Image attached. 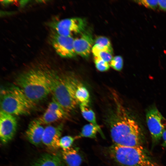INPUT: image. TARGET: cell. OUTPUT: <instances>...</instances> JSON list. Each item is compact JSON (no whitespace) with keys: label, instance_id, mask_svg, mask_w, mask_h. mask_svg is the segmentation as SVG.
<instances>
[{"label":"cell","instance_id":"obj_8","mask_svg":"<svg viewBox=\"0 0 166 166\" xmlns=\"http://www.w3.org/2000/svg\"><path fill=\"white\" fill-rule=\"evenodd\" d=\"M50 37L52 45L60 56L64 58H73L76 56L73 37L61 35L54 31Z\"/></svg>","mask_w":166,"mask_h":166},{"label":"cell","instance_id":"obj_22","mask_svg":"<svg viewBox=\"0 0 166 166\" xmlns=\"http://www.w3.org/2000/svg\"><path fill=\"white\" fill-rule=\"evenodd\" d=\"M109 64L110 66L114 69L120 71L123 66V59L120 56H116L113 57Z\"/></svg>","mask_w":166,"mask_h":166},{"label":"cell","instance_id":"obj_26","mask_svg":"<svg viewBox=\"0 0 166 166\" xmlns=\"http://www.w3.org/2000/svg\"><path fill=\"white\" fill-rule=\"evenodd\" d=\"M158 6L160 9L166 11V0H158Z\"/></svg>","mask_w":166,"mask_h":166},{"label":"cell","instance_id":"obj_10","mask_svg":"<svg viewBox=\"0 0 166 166\" xmlns=\"http://www.w3.org/2000/svg\"><path fill=\"white\" fill-rule=\"evenodd\" d=\"M43 115L37 119L42 124L52 123L64 118L67 113L53 98Z\"/></svg>","mask_w":166,"mask_h":166},{"label":"cell","instance_id":"obj_1","mask_svg":"<svg viewBox=\"0 0 166 166\" xmlns=\"http://www.w3.org/2000/svg\"><path fill=\"white\" fill-rule=\"evenodd\" d=\"M117 109L108 121L114 144L127 146H143L145 135L137 122L131 116L115 96Z\"/></svg>","mask_w":166,"mask_h":166},{"label":"cell","instance_id":"obj_20","mask_svg":"<svg viewBox=\"0 0 166 166\" xmlns=\"http://www.w3.org/2000/svg\"><path fill=\"white\" fill-rule=\"evenodd\" d=\"M94 62L97 69L101 72L107 71L110 68L109 63L106 62L99 57L94 56Z\"/></svg>","mask_w":166,"mask_h":166},{"label":"cell","instance_id":"obj_7","mask_svg":"<svg viewBox=\"0 0 166 166\" xmlns=\"http://www.w3.org/2000/svg\"><path fill=\"white\" fill-rule=\"evenodd\" d=\"M86 20L80 18H66L53 24V27L58 34L65 36L72 37L80 34L85 30Z\"/></svg>","mask_w":166,"mask_h":166},{"label":"cell","instance_id":"obj_21","mask_svg":"<svg viewBox=\"0 0 166 166\" xmlns=\"http://www.w3.org/2000/svg\"><path fill=\"white\" fill-rule=\"evenodd\" d=\"M76 139L75 137L69 136H66L60 138V147L63 150L69 149L71 148L74 140Z\"/></svg>","mask_w":166,"mask_h":166},{"label":"cell","instance_id":"obj_16","mask_svg":"<svg viewBox=\"0 0 166 166\" xmlns=\"http://www.w3.org/2000/svg\"><path fill=\"white\" fill-rule=\"evenodd\" d=\"M94 43L92 50L94 56L101 51H108L113 53L110 42L107 38L101 36L98 37L95 40Z\"/></svg>","mask_w":166,"mask_h":166},{"label":"cell","instance_id":"obj_17","mask_svg":"<svg viewBox=\"0 0 166 166\" xmlns=\"http://www.w3.org/2000/svg\"><path fill=\"white\" fill-rule=\"evenodd\" d=\"M97 132H99L103 138H105L102 131L94 125L90 123L84 126L80 133L75 138L76 139L82 137L95 139L96 138Z\"/></svg>","mask_w":166,"mask_h":166},{"label":"cell","instance_id":"obj_27","mask_svg":"<svg viewBox=\"0 0 166 166\" xmlns=\"http://www.w3.org/2000/svg\"><path fill=\"white\" fill-rule=\"evenodd\" d=\"M14 1L11 0H6L2 1V3L4 5H8L12 3Z\"/></svg>","mask_w":166,"mask_h":166},{"label":"cell","instance_id":"obj_5","mask_svg":"<svg viewBox=\"0 0 166 166\" xmlns=\"http://www.w3.org/2000/svg\"><path fill=\"white\" fill-rule=\"evenodd\" d=\"M80 82L68 75L58 76L52 93L53 97L67 113L71 112L78 103L75 97L77 87Z\"/></svg>","mask_w":166,"mask_h":166},{"label":"cell","instance_id":"obj_18","mask_svg":"<svg viewBox=\"0 0 166 166\" xmlns=\"http://www.w3.org/2000/svg\"><path fill=\"white\" fill-rule=\"evenodd\" d=\"M79 105L81 113L84 118L102 131L100 126L97 123L95 113L89 107L88 104Z\"/></svg>","mask_w":166,"mask_h":166},{"label":"cell","instance_id":"obj_23","mask_svg":"<svg viewBox=\"0 0 166 166\" xmlns=\"http://www.w3.org/2000/svg\"><path fill=\"white\" fill-rule=\"evenodd\" d=\"M134 1L139 4L152 9H156L158 6V0H139Z\"/></svg>","mask_w":166,"mask_h":166},{"label":"cell","instance_id":"obj_9","mask_svg":"<svg viewBox=\"0 0 166 166\" xmlns=\"http://www.w3.org/2000/svg\"><path fill=\"white\" fill-rule=\"evenodd\" d=\"M17 121L14 116L1 110L0 112V137L6 144L13 137L16 131Z\"/></svg>","mask_w":166,"mask_h":166},{"label":"cell","instance_id":"obj_25","mask_svg":"<svg viewBox=\"0 0 166 166\" xmlns=\"http://www.w3.org/2000/svg\"><path fill=\"white\" fill-rule=\"evenodd\" d=\"M162 138L163 140L161 145L166 148V120L164 122V128L163 132Z\"/></svg>","mask_w":166,"mask_h":166},{"label":"cell","instance_id":"obj_4","mask_svg":"<svg viewBox=\"0 0 166 166\" xmlns=\"http://www.w3.org/2000/svg\"><path fill=\"white\" fill-rule=\"evenodd\" d=\"M35 105L18 86L10 87L1 92V110L14 116L30 113Z\"/></svg>","mask_w":166,"mask_h":166},{"label":"cell","instance_id":"obj_14","mask_svg":"<svg viewBox=\"0 0 166 166\" xmlns=\"http://www.w3.org/2000/svg\"><path fill=\"white\" fill-rule=\"evenodd\" d=\"M32 166H63L60 156L47 154L42 156Z\"/></svg>","mask_w":166,"mask_h":166},{"label":"cell","instance_id":"obj_24","mask_svg":"<svg viewBox=\"0 0 166 166\" xmlns=\"http://www.w3.org/2000/svg\"><path fill=\"white\" fill-rule=\"evenodd\" d=\"M113 54L108 51H101L94 56L98 57L104 61L110 63L113 58Z\"/></svg>","mask_w":166,"mask_h":166},{"label":"cell","instance_id":"obj_3","mask_svg":"<svg viewBox=\"0 0 166 166\" xmlns=\"http://www.w3.org/2000/svg\"><path fill=\"white\" fill-rule=\"evenodd\" d=\"M110 157L120 166H161L143 146H127L113 144L108 149Z\"/></svg>","mask_w":166,"mask_h":166},{"label":"cell","instance_id":"obj_6","mask_svg":"<svg viewBox=\"0 0 166 166\" xmlns=\"http://www.w3.org/2000/svg\"><path fill=\"white\" fill-rule=\"evenodd\" d=\"M146 119L151 135L152 149L158 144L162 138L165 119L154 105L150 106L147 109Z\"/></svg>","mask_w":166,"mask_h":166},{"label":"cell","instance_id":"obj_2","mask_svg":"<svg viewBox=\"0 0 166 166\" xmlns=\"http://www.w3.org/2000/svg\"><path fill=\"white\" fill-rule=\"evenodd\" d=\"M58 76L52 70L36 68L20 74L16 82L27 97L36 103L52 93Z\"/></svg>","mask_w":166,"mask_h":166},{"label":"cell","instance_id":"obj_11","mask_svg":"<svg viewBox=\"0 0 166 166\" xmlns=\"http://www.w3.org/2000/svg\"><path fill=\"white\" fill-rule=\"evenodd\" d=\"M79 37L74 39L73 46L76 54L84 57H88L92 50L94 42L91 32L85 30Z\"/></svg>","mask_w":166,"mask_h":166},{"label":"cell","instance_id":"obj_13","mask_svg":"<svg viewBox=\"0 0 166 166\" xmlns=\"http://www.w3.org/2000/svg\"><path fill=\"white\" fill-rule=\"evenodd\" d=\"M37 119L32 121L26 132V136L33 144L37 145L42 142V136L45 128Z\"/></svg>","mask_w":166,"mask_h":166},{"label":"cell","instance_id":"obj_15","mask_svg":"<svg viewBox=\"0 0 166 166\" xmlns=\"http://www.w3.org/2000/svg\"><path fill=\"white\" fill-rule=\"evenodd\" d=\"M62 156L68 166H80L82 162V158L78 150L70 148L63 150Z\"/></svg>","mask_w":166,"mask_h":166},{"label":"cell","instance_id":"obj_19","mask_svg":"<svg viewBox=\"0 0 166 166\" xmlns=\"http://www.w3.org/2000/svg\"><path fill=\"white\" fill-rule=\"evenodd\" d=\"M76 99L79 104H88L90 99L89 93L87 89L80 83L75 92Z\"/></svg>","mask_w":166,"mask_h":166},{"label":"cell","instance_id":"obj_12","mask_svg":"<svg viewBox=\"0 0 166 166\" xmlns=\"http://www.w3.org/2000/svg\"><path fill=\"white\" fill-rule=\"evenodd\" d=\"M63 126L61 124L57 126H48L45 128L42 142L47 147L51 149H57L60 147V138Z\"/></svg>","mask_w":166,"mask_h":166}]
</instances>
